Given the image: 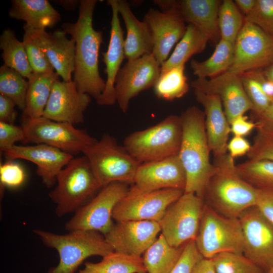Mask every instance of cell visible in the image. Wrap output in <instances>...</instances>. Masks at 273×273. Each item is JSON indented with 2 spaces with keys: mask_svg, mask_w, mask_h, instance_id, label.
<instances>
[{
  "mask_svg": "<svg viewBox=\"0 0 273 273\" xmlns=\"http://www.w3.org/2000/svg\"><path fill=\"white\" fill-rule=\"evenodd\" d=\"M107 3L112 10L109 43L107 51L102 53L107 79L104 91L97 103L100 105L111 106L116 102L115 80L125 59L124 38L119 18L117 0H108Z\"/></svg>",
  "mask_w": 273,
  "mask_h": 273,
  "instance_id": "22",
  "label": "cell"
},
{
  "mask_svg": "<svg viewBox=\"0 0 273 273\" xmlns=\"http://www.w3.org/2000/svg\"><path fill=\"white\" fill-rule=\"evenodd\" d=\"M192 273H216L212 260L201 257L195 264Z\"/></svg>",
  "mask_w": 273,
  "mask_h": 273,
  "instance_id": "51",
  "label": "cell"
},
{
  "mask_svg": "<svg viewBox=\"0 0 273 273\" xmlns=\"http://www.w3.org/2000/svg\"><path fill=\"white\" fill-rule=\"evenodd\" d=\"M195 242L206 258L226 252L243 254V235L239 218L224 216L207 204Z\"/></svg>",
  "mask_w": 273,
  "mask_h": 273,
  "instance_id": "8",
  "label": "cell"
},
{
  "mask_svg": "<svg viewBox=\"0 0 273 273\" xmlns=\"http://www.w3.org/2000/svg\"><path fill=\"white\" fill-rule=\"evenodd\" d=\"M194 89L218 96L230 123L246 112L253 111L240 76L226 72L210 78H197L191 84Z\"/></svg>",
  "mask_w": 273,
  "mask_h": 273,
  "instance_id": "20",
  "label": "cell"
},
{
  "mask_svg": "<svg viewBox=\"0 0 273 273\" xmlns=\"http://www.w3.org/2000/svg\"><path fill=\"white\" fill-rule=\"evenodd\" d=\"M0 48L4 65L15 70L27 80L32 77L33 71L24 44L10 29H5L1 35Z\"/></svg>",
  "mask_w": 273,
  "mask_h": 273,
  "instance_id": "33",
  "label": "cell"
},
{
  "mask_svg": "<svg viewBox=\"0 0 273 273\" xmlns=\"http://www.w3.org/2000/svg\"><path fill=\"white\" fill-rule=\"evenodd\" d=\"M25 132L23 127L0 121L1 152L11 148L18 142H24Z\"/></svg>",
  "mask_w": 273,
  "mask_h": 273,
  "instance_id": "45",
  "label": "cell"
},
{
  "mask_svg": "<svg viewBox=\"0 0 273 273\" xmlns=\"http://www.w3.org/2000/svg\"><path fill=\"white\" fill-rule=\"evenodd\" d=\"M185 244L170 245L161 233L143 254L144 264L149 273H169L178 261Z\"/></svg>",
  "mask_w": 273,
  "mask_h": 273,
  "instance_id": "29",
  "label": "cell"
},
{
  "mask_svg": "<svg viewBox=\"0 0 273 273\" xmlns=\"http://www.w3.org/2000/svg\"><path fill=\"white\" fill-rule=\"evenodd\" d=\"M161 232L159 222L150 220L116 221L104 237L114 251L141 256Z\"/></svg>",
  "mask_w": 273,
  "mask_h": 273,
  "instance_id": "17",
  "label": "cell"
},
{
  "mask_svg": "<svg viewBox=\"0 0 273 273\" xmlns=\"http://www.w3.org/2000/svg\"><path fill=\"white\" fill-rule=\"evenodd\" d=\"M204 205L203 198L184 192L169 206L159 224L161 233L170 245L178 247L195 240Z\"/></svg>",
  "mask_w": 273,
  "mask_h": 273,
  "instance_id": "10",
  "label": "cell"
},
{
  "mask_svg": "<svg viewBox=\"0 0 273 273\" xmlns=\"http://www.w3.org/2000/svg\"><path fill=\"white\" fill-rule=\"evenodd\" d=\"M251 147V145L243 137L234 136L228 144L227 150L230 156L234 159L247 154Z\"/></svg>",
  "mask_w": 273,
  "mask_h": 273,
  "instance_id": "49",
  "label": "cell"
},
{
  "mask_svg": "<svg viewBox=\"0 0 273 273\" xmlns=\"http://www.w3.org/2000/svg\"><path fill=\"white\" fill-rule=\"evenodd\" d=\"M24 33L23 41L26 50L30 64L34 73H46L54 72V68L42 51L38 31L26 23L23 26Z\"/></svg>",
  "mask_w": 273,
  "mask_h": 273,
  "instance_id": "38",
  "label": "cell"
},
{
  "mask_svg": "<svg viewBox=\"0 0 273 273\" xmlns=\"http://www.w3.org/2000/svg\"><path fill=\"white\" fill-rule=\"evenodd\" d=\"M247 72L258 82L266 95L273 99V82L268 79L263 72L256 70Z\"/></svg>",
  "mask_w": 273,
  "mask_h": 273,
  "instance_id": "50",
  "label": "cell"
},
{
  "mask_svg": "<svg viewBox=\"0 0 273 273\" xmlns=\"http://www.w3.org/2000/svg\"><path fill=\"white\" fill-rule=\"evenodd\" d=\"M28 80L20 73L4 65L0 68V95L12 100L23 111L28 87Z\"/></svg>",
  "mask_w": 273,
  "mask_h": 273,
  "instance_id": "36",
  "label": "cell"
},
{
  "mask_svg": "<svg viewBox=\"0 0 273 273\" xmlns=\"http://www.w3.org/2000/svg\"><path fill=\"white\" fill-rule=\"evenodd\" d=\"M256 122H259L273 128V99L265 112L261 116L256 118Z\"/></svg>",
  "mask_w": 273,
  "mask_h": 273,
  "instance_id": "52",
  "label": "cell"
},
{
  "mask_svg": "<svg viewBox=\"0 0 273 273\" xmlns=\"http://www.w3.org/2000/svg\"><path fill=\"white\" fill-rule=\"evenodd\" d=\"M26 178L23 167L13 161H8L0 165V180L3 187L11 188L21 186Z\"/></svg>",
  "mask_w": 273,
  "mask_h": 273,
  "instance_id": "43",
  "label": "cell"
},
{
  "mask_svg": "<svg viewBox=\"0 0 273 273\" xmlns=\"http://www.w3.org/2000/svg\"><path fill=\"white\" fill-rule=\"evenodd\" d=\"M273 62V39L256 25L244 20L234 43L232 63L226 72L240 76L266 68Z\"/></svg>",
  "mask_w": 273,
  "mask_h": 273,
  "instance_id": "12",
  "label": "cell"
},
{
  "mask_svg": "<svg viewBox=\"0 0 273 273\" xmlns=\"http://www.w3.org/2000/svg\"><path fill=\"white\" fill-rule=\"evenodd\" d=\"M40 47L56 72L65 81H72L74 70L75 42L63 30L49 33L37 30Z\"/></svg>",
  "mask_w": 273,
  "mask_h": 273,
  "instance_id": "24",
  "label": "cell"
},
{
  "mask_svg": "<svg viewBox=\"0 0 273 273\" xmlns=\"http://www.w3.org/2000/svg\"><path fill=\"white\" fill-rule=\"evenodd\" d=\"M22 126L25 132L24 143L43 144L72 155L82 153L98 141L84 129L43 116L22 121Z\"/></svg>",
  "mask_w": 273,
  "mask_h": 273,
  "instance_id": "9",
  "label": "cell"
},
{
  "mask_svg": "<svg viewBox=\"0 0 273 273\" xmlns=\"http://www.w3.org/2000/svg\"><path fill=\"white\" fill-rule=\"evenodd\" d=\"M128 184L114 182L103 187L89 202L75 212L68 221L69 231H93L105 235L111 228L114 208L127 194Z\"/></svg>",
  "mask_w": 273,
  "mask_h": 273,
  "instance_id": "11",
  "label": "cell"
},
{
  "mask_svg": "<svg viewBox=\"0 0 273 273\" xmlns=\"http://www.w3.org/2000/svg\"><path fill=\"white\" fill-rule=\"evenodd\" d=\"M161 72V65L153 54L128 60L115 80L116 102L125 113L130 101L141 92L153 87Z\"/></svg>",
  "mask_w": 273,
  "mask_h": 273,
  "instance_id": "14",
  "label": "cell"
},
{
  "mask_svg": "<svg viewBox=\"0 0 273 273\" xmlns=\"http://www.w3.org/2000/svg\"><path fill=\"white\" fill-rule=\"evenodd\" d=\"M182 136L178 156L185 169L187 182L184 192L203 199L206 188L214 171L210 161L211 152L205 126L204 111L188 108L180 116Z\"/></svg>",
  "mask_w": 273,
  "mask_h": 273,
  "instance_id": "2",
  "label": "cell"
},
{
  "mask_svg": "<svg viewBox=\"0 0 273 273\" xmlns=\"http://www.w3.org/2000/svg\"><path fill=\"white\" fill-rule=\"evenodd\" d=\"M141 256L112 252L98 263L86 262L75 273H147Z\"/></svg>",
  "mask_w": 273,
  "mask_h": 273,
  "instance_id": "31",
  "label": "cell"
},
{
  "mask_svg": "<svg viewBox=\"0 0 273 273\" xmlns=\"http://www.w3.org/2000/svg\"><path fill=\"white\" fill-rule=\"evenodd\" d=\"M256 122L248 120L247 116L243 115L234 119L230 124L231 132L234 136H244L256 128Z\"/></svg>",
  "mask_w": 273,
  "mask_h": 273,
  "instance_id": "47",
  "label": "cell"
},
{
  "mask_svg": "<svg viewBox=\"0 0 273 273\" xmlns=\"http://www.w3.org/2000/svg\"><path fill=\"white\" fill-rule=\"evenodd\" d=\"M263 273H273V266L269 268L265 271H264Z\"/></svg>",
  "mask_w": 273,
  "mask_h": 273,
  "instance_id": "56",
  "label": "cell"
},
{
  "mask_svg": "<svg viewBox=\"0 0 273 273\" xmlns=\"http://www.w3.org/2000/svg\"><path fill=\"white\" fill-rule=\"evenodd\" d=\"M256 123V133L247 157L249 160L273 161V128Z\"/></svg>",
  "mask_w": 273,
  "mask_h": 273,
  "instance_id": "40",
  "label": "cell"
},
{
  "mask_svg": "<svg viewBox=\"0 0 273 273\" xmlns=\"http://www.w3.org/2000/svg\"><path fill=\"white\" fill-rule=\"evenodd\" d=\"M208 41V37L198 28L189 24L171 55L161 65V71L185 65L192 56L204 51Z\"/></svg>",
  "mask_w": 273,
  "mask_h": 273,
  "instance_id": "30",
  "label": "cell"
},
{
  "mask_svg": "<svg viewBox=\"0 0 273 273\" xmlns=\"http://www.w3.org/2000/svg\"><path fill=\"white\" fill-rule=\"evenodd\" d=\"M90 96L79 92L73 80H56L52 88L43 117L50 120L73 125L83 123L84 113L90 101Z\"/></svg>",
  "mask_w": 273,
  "mask_h": 273,
  "instance_id": "19",
  "label": "cell"
},
{
  "mask_svg": "<svg viewBox=\"0 0 273 273\" xmlns=\"http://www.w3.org/2000/svg\"><path fill=\"white\" fill-rule=\"evenodd\" d=\"M143 20L151 34L152 54L161 66L168 58L173 46L184 35L187 27L185 21L177 6L165 11L151 8Z\"/></svg>",
  "mask_w": 273,
  "mask_h": 273,
  "instance_id": "18",
  "label": "cell"
},
{
  "mask_svg": "<svg viewBox=\"0 0 273 273\" xmlns=\"http://www.w3.org/2000/svg\"><path fill=\"white\" fill-rule=\"evenodd\" d=\"M9 16L23 20L37 30H46L55 26L61 15L47 0H12Z\"/></svg>",
  "mask_w": 273,
  "mask_h": 273,
  "instance_id": "27",
  "label": "cell"
},
{
  "mask_svg": "<svg viewBox=\"0 0 273 273\" xmlns=\"http://www.w3.org/2000/svg\"><path fill=\"white\" fill-rule=\"evenodd\" d=\"M256 0H236V6L243 12L245 16L250 13L254 8Z\"/></svg>",
  "mask_w": 273,
  "mask_h": 273,
  "instance_id": "53",
  "label": "cell"
},
{
  "mask_svg": "<svg viewBox=\"0 0 273 273\" xmlns=\"http://www.w3.org/2000/svg\"><path fill=\"white\" fill-rule=\"evenodd\" d=\"M184 193L178 189H166L139 192L130 188L116 205L112 218L115 221L150 220L159 222L167 208Z\"/></svg>",
  "mask_w": 273,
  "mask_h": 273,
  "instance_id": "13",
  "label": "cell"
},
{
  "mask_svg": "<svg viewBox=\"0 0 273 273\" xmlns=\"http://www.w3.org/2000/svg\"><path fill=\"white\" fill-rule=\"evenodd\" d=\"M180 116L172 115L157 124L131 133L125 138L124 148L139 163L178 155L181 141Z\"/></svg>",
  "mask_w": 273,
  "mask_h": 273,
  "instance_id": "6",
  "label": "cell"
},
{
  "mask_svg": "<svg viewBox=\"0 0 273 273\" xmlns=\"http://www.w3.org/2000/svg\"><path fill=\"white\" fill-rule=\"evenodd\" d=\"M216 273H263L264 271L243 253L226 252L211 258Z\"/></svg>",
  "mask_w": 273,
  "mask_h": 273,
  "instance_id": "39",
  "label": "cell"
},
{
  "mask_svg": "<svg viewBox=\"0 0 273 273\" xmlns=\"http://www.w3.org/2000/svg\"><path fill=\"white\" fill-rule=\"evenodd\" d=\"M34 232L46 246L58 252L59 262L48 273H75L87 258L95 255L103 257L114 251L104 236L96 231L78 230L65 235L41 230Z\"/></svg>",
  "mask_w": 273,
  "mask_h": 273,
  "instance_id": "5",
  "label": "cell"
},
{
  "mask_svg": "<svg viewBox=\"0 0 273 273\" xmlns=\"http://www.w3.org/2000/svg\"><path fill=\"white\" fill-rule=\"evenodd\" d=\"M59 75L53 72L34 73L28 79L25 107L22 115V121L40 118L48 102L54 82Z\"/></svg>",
  "mask_w": 273,
  "mask_h": 273,
  "instance_id": "28",
  "label": "cell"
},
{
  "mask_svg": "<svg viewBox=\"0 0 273 273\" xmlns=\"http://www.w3.org/2000/svg\"><path fill=\"white\" fill-rule=\"evenodd\" d=\"M213 164L214 171L203 196L207 204L230 218H239L244 211L256 205L259 190L241 177L229 154L215 157Z\"/></svg>",
  "mask_w": 273,
  "mask_h": 273,
  "instance_id": "3",
  "label": "cell"
},
{
  "mask_svg": "<svg viewBox=\"0 0 273 273\" xmlns=\"http://www.w3.org/2000/svg\"><path fill=\"white\" fill-rule=\"evenodd\" d=\"M244 239L243 254L264 271L273 266V224L255 206L239 217Z\"/></svg>",
  "mask_w": 273,
  "mask_h": 273,
  "instance_id": "15",
  "label": "cell"
},
{
  "mask_svg": "<svg viewBox=\"0 0 273 273\" xmlns=\"http://www.w3.org/2000/svg\"><path fill=\"white\" fill-rule=\"evenodd\" d=\"M236 167L241 177L251 186L273 192V161L248 160Z\"/></svg>",
  "mask_w": 273,
  "mask_h": 273,
  "instance_id": "35",
  "label": "cell"
},
{
  "mask_svg": "<svg viewBox=\"0 0 273 273\" xmlns=\"http://www.w3.org/2000/svg\"><path fill=\"white\" fill-rule=\"evenodd\" d=\"M244 20L256 25L273 39V0H256Z\"/></svg>",
  "mask_w": 273,
  "mask_h": 273,
  "instance_id": "42",
  "label": "cell"
},
{
  "mask_svg": "<svg viewBox=\"0 0 273 273\" xmlns=\"http://www.w3.org/2000/svg\"><path fill=\"white\" fill-rule=\"evenodd\" d=\"M194 94L204 109L205 126L211 152L214 158L226 154L231 126L220 97L196 89Z\"/></svg>",
  "mask_w": 273,
  "mask_h": 273,
  "instance_id": "23",
  "label": "cell"
},
{
  "mask_svg": "<svg viewBox=\"0 0 273 273\" xmlns=\"http://www.w3.org/2000/svg\"><path fill=\"white\" fill-rule=\"evenodd\" d=\"M202 257L195 240H191L185 244L178 261L169 273H192L195 264Z\"/></svg>",
  "mask_w": 273,
  "mask_h": 273,
  "instance_id": "44",
  "label": "cell"
},
{
  "mask_svg": "<svg viewBox=\"0 0 273 273\" xmlns=\"http://www.w3.org/2000/svg\"><path fill=\"white\" fill-rule=\"evenodd\" d=\"M234 43L220 39L212 55L203 61L192 60L191 67L197 78H212L226 72L234 57Z\"/></svg>",
  "mask_w": 273,
  "mask_h": 273,
  "instance_id": "32",
  "label": "cell"
},
{
  "mask_svg": "<svg viewBox=\"0 0 273 273\" xmlns=\"http://www.w3.org/2000/svg\"><path fill=\"white\" fill-rule=\"evenodd\" d=\"M263 73L268 79L273 82V62L269 66L265 68Z\"/></svg>",
  "mask_w": 273,
  "mask_h": 273,
  "instance_id": "55",
  "label": "cell"
},
{
  "mask_svg": "<svg viewBox=\"0 0 273 273\" xmlns=\"http://www.w3.org/2000/svg\"><path fill=\"white\" fill-rule=\"evenodd\" d=\"M79 15L75 23H64L62 28L75 42L73 82L77 90L87 94L97 102L106 86L99 69L100 48L103 42V31L95 30L93 16L97 0H81Z\"/></svg>",
  "mask_w": 273,
  "mask_h": 273,
  "instance_id": "1",
  "label": "cell"
},
{
  "mask_svg": "<svg viewBox=\"0 0 273 273\" xmlns=\"http://www.w3.org/2000/svg\"><path fill=\"white\" fill-rule=\"evenodd\" d=\"M240 76L245 93L252 105V111L256 118L259 117L267 110L273 99L266 95L258 82L248 72Z\"/></svg>",
  "mask_w": 273,
  "mask_h": 273,
  "instance_id": "41",
  "label": "cell"
},
{
  "mask_svg": "<svg viewBox=\"0 0 273 273\" xmlns=\"http://www.w3.org/2000/svg\"><path fill=\"white\" fill-rule=\"evenodd\" d=\"M60 3H61L62 7H64L67 9H71L73 8H74V7H76L77 6V4L79 3V2H76L78 1H59Z\"/></svg>",
  "mask_w": 273,
  "mask_h": 273,
  "instance_id": "54",
  "label": "cell"
},
{
  "mask_svg": "<svg viewBox=\"0 0 273 273\" xmlns=\"http://www.w3.org/2000/svg\"><path fill=\"white\" fill-rule=\"evenodd\" d=\"M185 65L161 71L153 87L159 99L172 101L183 97L189 86L185 74Z\"/></svg>",
  "mask_w": 273,
  "mask_h": 273,
  "instance_id": "34",
  "label": "cell"
},
{
  "mask_svg": "<svg viewBox=\"0 0 273 273\" xmlns=\"http://www.w3.org/2000/svg\"><path fill=\"white\" fill-rule=\"evenodd\" d=\"M220 4L217 0H182L177 1V8L185 22L217 44L220 37L218 22Z\"/></svg>",
  "mask_w": 273,
  "mask_h": 273,
  "instance_id": "26",
  "label": "cell"
},
{
  "mask_svg": "<svg viewBox=\"0 0 273 273\" xmlns=\"http://www.w3.org/2000/svg\"><path fill=\"white\" fill-rule=\"evenodd\" d=\"M186 173L178 155L139 165L130 188L139 192L174 189L184 191Z\"/></svg>",
  "mask_w": 273,
  "mask_h": 273,
  "instance_id": "16",
  "label": "cell"
},
{
  "mask_svg": "<svg viewBox=\"0 0 273 273\" xmlns=\"http://www.w3.org/2000/svg\"><path fill=\"white\" fill-rule=\"evenodd\" d=\"M259 190L256 206L262 215L273 224V192Z\"/></svg>",
  "mask_w": 273,
  "mask_h": 273,
  "instance_id": "46",
  "label": "cell"
},
{
  "mask_svg": "<svg viewBox=\"0 0 273 273\" xmlns=\"http://www.w3.org/2000/svg\"><path fill=\"white\" fill-rule=\"evenodd\" d=\"M218 22L220 39L235 43L243 26L244 18L233 1L222 2L219 10Z\"/></svg>",
  "mask_w": 273,
  "mask_h": 273,
  "instance_id": "37",
  "label": "cell"
},
{
  "mask_svg": "<svg viewBox=\"0 0 273 273\" xmlns=\"http://www.w3.org/2000/svg\"><path fill=\"white\" fill-rule=\"evenodd\" d=\"M102 187L114 182L131 185L140 164L108 134L82 152Z\"/></svg>",
  "mask_w": 273,
  "mask_h": 273,
  "instance_id": "7",
  "label": "cell"
},
{
  "mask_svg": "<svg viewBox=\"0 0 273 273\" xmlns=\"http://www.w3.org/2000/svg\"><path fill=\"white\" fill-rule=\"evenodd\" d=\"M117 7L126 30L124 41L125 59L131 60L152 54L153 41L146 23L136 18L127 1L117 0Z\"/></svg>",
  "mask_w": 273,
  "mask_h": 273,
  "instance_id": "25",
  "label": "cell"
},
{
  "mask_svg": "<svg viewBox=\"0 0 273 273\" xmlns=\"http://www.w3.org/2000/svg\"><path fill=\"white\" fill-rule=\"evenodd\" d=\"M15 106L12 100L0 95V121L14 124L17 115Z\"/></svg>",
  "mask_w": 273,
  "mask_h": 273,
  "instance_id": "48",
  "label": "cell"
},
{
  "mask_svg": "<svg viewBox=\"0 0 273 273\" xmlns=\"http://www.w3.org/2000/svg\"><path fill=\"white\" fill-rule=\"evenodd\" d=\"M3 153L7 161L22 159L34 163L37 174L48 188L56 184L59 172L74 158L71 154L43 144L15 145Z\"/></svg>",
  "mask_w": 273,
  "mask_h": 273,
  "instance_id": "21",
  "label": "cell"
},
{
  "mask_svg": "<svg viewBox=\"0 0 273 273\" xmlns=\"http://www.w3.org/2000/svg\"><path fill=\"white\" fill-rule=\"evenodd\" d=\"M102 188L85 156L73 158L57 176L56 186L49 194L62 216L76 212Z\"/></svg>",
  "mask_w": 273,
  "mask_h": 273,
  "instance_id": "4",
  "label": "cell"
}]
</instances>
